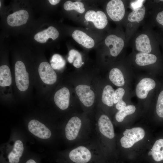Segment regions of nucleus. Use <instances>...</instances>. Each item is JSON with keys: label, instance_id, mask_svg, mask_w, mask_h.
<instances>
[{"label": "nucleus", "instance_id": "1", "mask_svg": "<svg viewBox=\"0 0 163 163\" xmlns=\"http://www.w3.org/2000/svg\"><path fill=\"white\" fill-rule=\"evenodd\" d=\"M104 155L95 133L69 150L64 155L63 160L66 163H102Z\"/></svg>", "mask_w": 163, "mask_h": 163}, {"label": "nucleus", "instance_id": "2", "mask_svg": "<svg viewBox=\"0 0 163 163\" xmlns=\"http://www.w3.org/2000/svg\"><path fill=\"white\" fill-rule=\"evenodd\" d=\"M64 132L66 140L73 146L88 139L95 133L94 124L76 116L68 120Z\"/></svg>", "mask_w": 163, "mask_h": 163}, {"label": "nucleus", "instance_id": "3", "mask_svg": "<svg viewBox=\"0 0 163 163\" xmlns=\"http://www.w3.org/2000/svg\"><path fill=\"white\" fill-rule=\"evenodd\" d=\"M94 126L95 134L104 154L105 150H109V142L113 140L115 137L113 124L107 115L102 114L98 117Z\"/></svg>", "mask_w": 163, "mask_h": 163}, {"label": "nucleus", "instance_id": "4", "mask_svg": "<svg viewBox=\"0 0 163 163\" xmlns=\"http://www.w3.org/2000/svg\"><path fill=\"white\" fill-rule=\"evenodd\" d=\"M123 134V136L120 140L121 146L123 148H128L142 139L145 136V132L142 128L136 127L126 129Z\"/></svg>", "mask_w": 163, "mask_h": 163}, {"label": "nucleus", "instance_id": "5", "mask_svg": "<svg viewBox=\"0 0 163 163\" xmlns=\"http://www.w3.org/2000/svg\"><path fill=\"white\" fill-rule=\"evenodd\" d=\"M15 81L18 89L25 91L29 85L28 73L26 71L25 66L21 61H17L15 65Z\"/></svg>", "mask_w": 163, "mask_h": 163}, {"label": "nucleus", "instance_id": "6", "mask_svg": "<svg viewBox=\"0 0 163 163\" xmlns=\"http://www.w3.org/2000/svg\"><path fill=\"white\" fill-rule=\"evenodd\" d=\"M106 10L110 18L116 21L121 20L125 13L124 4L120 0L110 1L107 4Z\"/></svg>", "mask_w": 163, "mask_h": 163}, {"label": "nucleus", "instance_id": "7", "mask_svg": "<svg viewBox=\"0 0 163 163\" xmlns=\"http://www.w3.org/2000/svg\"><path fill=\"white\" fill-rule=\"evenodd\" d=\"M75 91L80 101L84 106L88 108L93 105L95 95L89 86L79 85L76 87Z\"/></svg>", "mask_w": 163, "mask_h": 163}, {"label": "nucleus", "instance_id": "8", "mask_svg": "<svg viewBox=\"0 0 163 163\" xmlns=\"http://www.w3.org/2000/svg\"><path fill=\"white\" fill-rule=\"evenodd\" d=\"M29 131L36 137L42 139L50 138L52 132L44 124L36 120H30L28 124Z\"/></svg>", "mask_w": 163, "mask_h": 163}, {"label": "nucleus", "instance_id": "9", "mask_svg": "<svg viewBox=\"0 0 163 163\" xmlns=\"http://www.w3.org/2000/svg\"><path fill=\"white\" fill-rule=\"evenodd\" d=\"M38 71L40 78L44 83L52 85L56 81V74L48 62H44L41 63L39 66Z\"/></svg>", "mask_w": 163, "mask_h": 163}, {"label": "nucleus", "instance_id": "10", "mask_svg": "<svg viewBox=\"0 0 163 163\" xmlns=\"http://www.w3.org/2000/svg\"><path fill=\"white\" fill-rule=\"evenodd\" d=\"M85 18L86 20L93 23L95 27L98 29L105 28L108 23L107 17L102 11L89 10L85 13Z\"/></svg>", "mask_w": 163, "mask_h": 163}, {"label": "nucleus", "instance_id": "11", "mask_svg": "<svg viewBox=\"0 0 163 163\" xmlns=\"http://www.w3.org/2000/svg\"><path fill=\"white\" fill-rule=\"evenodd\" d=\"M105 43L110 49L111 55L114 57L119 54L124 45V41L122 38L114 34L107 37L105 40Z\"/></svg>", "mask_w": 163, "mask_h": 163}, {"label": "nucleus", "instance_id": "12", "mask_svg": "<svg viewBox=\"0 0 163 163\" xmlns=\"http://www.w3.org/2000/svg\"><path fill=\"white\" fill-rule=\"evenodd\" d=\"M156 83L152 79L146 78L141 79L137 84L136 88L137 96L144 99L147 96L149 92L155 87Z\"/></svg>", "mask_w": 163, "mask_h": 163}, {"label": "nucleus", "instance_id": "13", "mask_svg": "<svg viewBox=\"0 0 163 163\" xmlns=\"http://www.w3.org/2000/svg\"><path fill=\"white\" fill-rule=\"evenodd\" d=\"M70 94L69 89L63 87L57 91L54 96V101L56 106L61 110H64L69 107Z\"/></svg>", "mask_w": 163, "mask_h": 163}, {"label": "nucleus", "instance_id": "14", "mask_svg": "<svg viewBox=\"0 0 163 163\" xmlns=\"http://www.w3.org/2000/svg\"><path fill=\"white\" fill-rule=\"evenodd\" d=\"M29 18L27 11L24 10L17 11L8 16L7 21L12 27L18 26L26 23Z\"/></svg>", "mask_w": 163, "mask_h": 163}, {"label": "nucleus", "instance_id": "15", "mask_svg": "<svg viewBox=\"0 0 163 163\" xmlns=\"http://www.w3.org/2000/svg\"><path fill=\"white\" fill-rule=\"evenodd\" d=\"M24 150L22 142L20 140H16L14 144L12 149L7 156V162L19 163L22 156Z\"/></svg>", "mask_w": 163, "mask_h": 163}, {"label": "nucleus", "instance_id": "16", "mask_svg": "<svg viewBox=\"0 0 163 163\" xmlns=\"http://www.w3.org/2000/svg\"><path fill=\"white\" fill-rule=\"evenodd\" d=\"M59 36V32L56 29L50 26L47 29L37 33L34 36V38L37 42L44 43H46L49 38L54 40Z\"/></svg>", "mask_w": 163, "mask_h": 163}, {"label": "nucleus", "instance_id": "17", "mask_svg": "<svg viewBox=\"0 0 163 163\" xmlns=\"http://www.w3.org/2000/svg\"><path fill=\"white\" fill-rule=\"evenodd\" d=\"M73 39L78 43L84 47L90 49L94 45L93 39L84 32L79 30H75L72 34Z\"/></svg>", "mask_w": 163, "mask_h": 163}, {"label": "nucleus", "instance_id": "18", "mask_svg": "<svg viewBox=\"0 0 163 163\" xmlns=\"http://www.w3.org/2000/svg\"><path fill=\"white\" fill-rule=\"evenodd\" d=\"M135 46L136 50L141 52L149 53L152 50L149 39L145 34H141L136 38Z\"/></svg>", "mask_w": 163, "mask_h": 163}, {"label": "nucleus", "instance_id": "19", "mask_svg": "<svg viewBox=\"0 0 163 163\" xmlns=\"http://www.w3.org/2000/svg\"><path fill=\"white\" fill-rule=\"evenodd\" d=\"M136 63L140 66L154 63L157 59L156 56L153 54L141 52L136 54Z\"/></svg>", "mask_w": 163, "mask_h": 163}, {"label": "nucleus", "instance_id": "20", "mask_svg": "<svg viewBox=\"0 0 163 163\" xmlns=\"http://www.w3.org/2000/svg\"><path fill=\"white\" fill-rule=\"evenodd\" d=\"M115 91L110 85H106L104 88L102 94V101L103 103L108 106L113 105Z\"/></svg>", "mask_w": 163, "mask_h": 163}, {"label": "nucleus", "instance_id": "21", "mask_svg": "<svg viewBox=\"0 0 163 163\" xmlns=\"http://www.w3.org/2000/svg\"><path fill=\"white\" fill-rule=\"evenodd\" d=\"M12 82L11 72L9 67L4 65L0 67V85L2 87L9 86Z\"/></svg>", "mask_w": 163, "mask_h": 163}, {"label": "nucleus", "instance_id": "22", "mask_svg": "<svg viewBox=\"0 0 163 163\" xmlns=\"http://www.w3.org/2000/svg\"><path fill=\"white\" fill-rule=\"evenodd\" d=\"M109 78L115 85L121 86L124 85L125 80L122 72L117 68L112 69L110 71Z\"/></svg>", "mask_w": 163, "mask_h": 163}, {"label": "nucleus", "instance_id": "23", "mask_svg": "<svg viewBox=\"0 0 163 163\" xmlns=\"http://www.w3.org/2000/svg\"><path fill=\"white\" fill-rule=\"evenodd\" d=\"M151 152L152 158L155 161H159L163 160V139L155 141Z\"/></svg>", "mask_w": 163, "mask_h": 163}, {"label": "nucleus", "instance_id": "24", "mask_svg": "<svg viewBox=\"0 0 163 163\" xmlns=\"http://www.w3.org/2000/svg\"><path fill=\"white\" fill-rule=\"evenodd\" d=\"M145 11V8L143 5L140 7L133 10V11L128 14V20L131 22H139L143 19Z\"/></svg>", "mask_w": 163, "mask_h": 163}, {"label": "nucleus", "instance_id": "25", "mask_svg": "<svg viewBox=\"0 0 163 163\" xmlns=\"http://www.w3.org/2000/svg\"><path fill=\"white\" fill-rule=\"evenodd\" d=\"M135 110L136 107L132 105L126 106L119 110L116 113L115 119L118 122H121L126 116L133 114Z\"/></svg>", "mask_w": 163, "mask_h": 163}, {"label": "nucleus", "instance_id": "26", "mask_svg": "<svg viewBox=\"0 0 163 163\" xmlns=\"http://www.w3.org/2000/svg\"><path fill=\"white\" fill-rule=\"evenodd\" d=\"M68 60L70 63L73 62L74 66L76 68L80 67L83 63L81 54L74 49L71 50L69 51Z\"/></svg>", "mask_w": 163, "mask_h": 163}, {"label": "nucleus", "instance_id": "27", "mask_svg": "<svg viewBox=\"0 0 163 163\" xmlns=\"http://www.w3.org/2000/svg\"><path fill=\"white\" fill-rule=\"evenodd\" d=\"M63 7L66 11L74 10L80 13H83L85 10L83 4L80 1H66L64 3Z\"/></svg>", "mask_w": 163, "mask_h": 163}, {"label": "nucleus", "instance_id": "28", "mask_svg": "<svg viewBox=\"0 0 163 163\" xmlns=\"http://www.w3.org/2000/svg\"><path fill=\"white\" fill-rule=\"evenodd\" d=\"M51 66L53 69L60 70L63 68L66 65V61L60 55H53L50 60Z\"/></svg>", "mask_w": 163, "mask_h": 163}, {"label": "nucleus", "instance_id": "29", "mask_svg": "<svg viewBox=\"0 0 163 163\" xmlns=\"http://www.w3.org/2000/svg\"><path fill=\"white\" fill-rule=\"evenodd\" d=\"M156 112L159 117L163 118V90L160 93L156 106Z\"/></svg>", "mask_w": 163, "mask_h": 163}, {"label": "nucleus", "instance_id": "30", "mask_svg": "<svg viewBox=\"0 0 163 163\" xmlns=\"http://www.w3.org/2000/svg\"><path fill=\"white\" fill-rule=\"evenodd\" d=\"M125 93L124 90L122 88H119L115 91L114 104H116L118 102L123 101L122 98Z\"/></svg>", "mask_w": 163, "mask_h": 163}, {"label": "nucleus", "instance_id": "31", "mask_svg": "<svg viewBox=\"0 0 163 163\" xmlns=\"http://www.w3.org/2000/svg\"><path fill=\"white\" fill-rule=\"evenodd\" d=\"M144 0H137L132 2L130 4V6L133 10L136 9L141 7L143 5V3Z\"/></svg>", "mask_w": 163, "mask_h": 163}, {"label": "nucleus", "instance_id": "32", "mask_svg": "<svg viewBox=\"0 0 163 163\" xmlns=\"http://www.w3.org/2000/svg\"><path fill=\"white\" fill-rule=\"evenodd\" d=\"M156 20L158 22L163 26V11L158 13L156 16Z\"/></svg>", "mask_w": 163, "mask_h": 163}, {"label": "nucleus", "instance_id": "33", "mask_svg": "<svg viewBox=\"0 0 163 163\" xmlns=\"http://www.w3.org/2000/svg\"><path fill=\"white\" fill-rule=\"evenodd\" d=\"M126 106V103L123 101L118 102L116 104L115 107L116 108L119 110Z\"/></svg>", "mask_w": 163, "mask_h": 163}, {"label": "nucleus", "instance_id": "34", "mask_svg": "<svg viewBox=\"0 0 163 163\" xmlns=\"http://www.w3.org/2000/svg\"><path fill=\"white\" fill-rule=\"evenodd\" d=\"M49 2L52 5H55L58 4L60 1L59 0H49Z\"/></svg>", "mask_w": 163, "mask_h": 163}, {"label": "nucleus", "instance_id": "35", "mask_svg": "<svg viewBox=\"0 0 163 163\" xmlns=\"http://www.w3.org/2000/svg\"><path fill=\"white\" fill-rule=\"evenodd\" d=\"M25 163H37L36 161L33 159H30L27 160Z\"/></svg>", "mask_w": 163, "mask_h": 163}, {"label": "nucleus", "instance_id": "36", "mask_svg": "<svg viewBox=\"0 0 163 163\" xmlns=\"http://www.w3.org/2000/svg\"><path fill=\"white\" fill-rule=\"evenodd\" d=\"M1 2H0V7H1Z\"/></svg>", "mask_w": 163, "mask_h": 163}]
</instances>
